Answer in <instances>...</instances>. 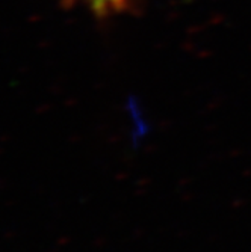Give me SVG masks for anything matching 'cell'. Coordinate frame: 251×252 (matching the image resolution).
<instances>
[{
	"instance_id": "1",
	"label": "cell",
	"mask_w": 251,
	"mask_h": 252,
	"mask_svg": "<svg viewBox=\"0 0 251 252\" xmlns=\"http://www.w3.org/2000/svg\"><path fill=\"white\" fill-rule=\"evenodd\" d=\"M88 2L97 11H108V9H113L115 6L121 5L123 0H88Z\"/></svg>"
}]
</instances>
